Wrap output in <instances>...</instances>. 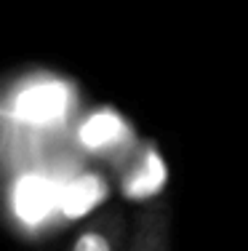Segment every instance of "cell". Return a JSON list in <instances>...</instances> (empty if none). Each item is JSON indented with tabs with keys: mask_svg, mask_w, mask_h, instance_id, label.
<instances>
[{
	"mask_svg": "<svg viewBox=\"0 0 248 251\" xmlns=\"http://www.w3.org/2000/svg\"><path fill=\"white\" fill-rule=\"evenodd\" d=\"M69 251H128L126 249V217L120 208H110L93 217L78 230Z\"/></svg>",
	"mask_w": 248,
	"mask_h": 251,
	"instance_id": "6da1fadb",
	"label": "cell"
},
{
	"mask_svg": "<svg viewBox=\"0 0 248 251\" xmlns=\"http://www.w3.org/2000/svg\"><path fill=\"white\" fill-rule=\"evenodd\" d=\"M128 251H171V214L163 201H155L139 211Z\"/></svg>",
	"mask_w": 248,
	"mask_h": 251,
	"instance_id": "7a4b0ae2",
	"label": "cell"
}]
</instances>
